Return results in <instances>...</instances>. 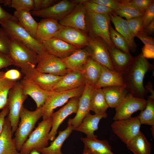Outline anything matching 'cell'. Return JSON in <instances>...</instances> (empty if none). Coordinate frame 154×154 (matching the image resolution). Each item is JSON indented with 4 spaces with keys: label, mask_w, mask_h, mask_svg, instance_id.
<instances>
[{
    "label": "cell",
    "mask_w": 154,
    "mask_h": 154,
    "mask_svg": "<svg viewBox=\"0 0 154 154\" xmlns=\"http://www.w3.org/2000/svg\"><path fill=\"white\" fill-rule=\"evenodd\" d=\"M154 66L144 58L141 53L134 57L129 68L123 73L125 88L134 97L145 99L149 92L144 86L143 81L145 74L153 70Z\"/></svg>",
    "instance_id": "cell-1"
},
{
    "label": "cell",
    "mask_w": 154,
    "mask_h": 154,
    "mask_svg": "<svg viewBox=\"0 0 154 154\" xmlns=\"http://www.w3.org/2000/svg\"><path fill=\"white\" fill-rule=\"evenodd\" d=\"M0 24L11 38L29 48L38 54L46 51L43 44L33 38L17 20L7 19L0 22Z\"/></svg>",
    "instance_id": "cell-2"
},
{
    "label": "cell",
    "mask_w": 154,
    "mask_h": 154,
    "mask_svg": "<svg viewBox=\"0 0 154 154\" xmlns=\"http://www.w3.org/2000/svg\"><path fill=\"white\" fill-rule=\"evenodd\" d=\"M41 107L31 111L23 106L20 114L21 120L15 132L13 139L17 152L28 138L38 121L42 117Z\"/></svg>",
    "instance_id": "cell-3"
},
{
    "label": "cell",
    "mask_w": 154,
    "mask_h": 154,
    "mask_svg": "<svg viewBox=\"0 0 154 154\" xmlns=\"http://www.w3.org/2000/svg\"><path fill=\"white\" fill-rule=\"evenodd\" d=\"M86 20L88 34L90 38L100 37L109 47H115L110 37L109 14H99L87 10Z\"/></svg>",
    "instance_id": "cell-4"
},
{
    "label": "cell",
    "mask_w": 154,
    "mask_h": 154,
    "mask_svg": "<svg viewBox=\"0 0 154 154\" xmlns=\"http://www.w3.org/2000/svg\"><path fill=\"white\" fill-rule=\"evenodd\" d=\"M9 55L13 65L20 68L22 73L35 68L38 54L29 48L11 38Z\"/></svg>",
    "instance_id": "cell-5"
},
{
    "label": "cell",
    "mask_w": 154,
    "mask_h": 154,
    "mask_svg": "<svg viewBox=\"0 0 154 154\" xmlns=\"http://www.w3.org/2000/svg\"><path fill=\"white\" fill-rule=\"evenodd\" d=\"M51 117L38 123L23 145L20 151L21 154H30L33 149L46 147L48 145L49 134L52 125Z\"/></svg>",
    "instance_id": "cell-6"
},
{
    "label": "cell",
    "mask_w": 154,
    "mask_h": 154,
    "mask_svg": "<svg viewBox=\"0 0 154 154\" xmlns=\"http://www.w3.org/2000/svg\"><path fill=\"white\" fill-rule=\"evenodd\" d=\"M85 87L81 86L71 90L62 92L51 91L41 107L43 120L50 118L54 112V110L64 105L69 99L74 97L80 98Z\"/></svg>",
    "instance_id": "cell-7"
},
{
    "label": "cell",
    "mask_w": 154,
    "mask_h": 154,
    "mask_svg": "<svg viewBox=\"0 0 154 154\" xmlns=\"http://www.w3.org/2000/svg\"><path fill=\"white\" fill-rule=\"evenodd\" d=\"M27 97V96L23 93L19 82H17L9 92L7 105L9 112L7 117L13 134L15 132L18 127L23 104Z\"/></svg>",
    "instance_id": "cell-8"
},
{
    "label": "cell",
    "mask_w": 154,
    "mask_h": 154,
    "mask_svg": "<svg viewBox=\"0 0 154 154\" xmlns=\"http://www.w3.org/2000/svg\"><path fill=\"white\" fill-rule=\"evenodd\" d=\"M141 125L137 116L114 120L111 127L113 132L126 145L139 133Z\"/></svg>",
    "instance_id": "cell-9"
},
{
    "label": "cell",
    "mask_w": 154,
    "mask_h": 154,
    "mask_svg": "<svg viewBox=\"0 0 154 154\" xmlns=\"http://www.w3.org/2000/svg\"><path fill=\"white\" fill-rule=\"evenodd\" d=\"M39 72L54 75L63 76L70 72L66 69L61 59L47 51L38 54L35 68Z\"/></svg>",
    "instance_id": "cell-10"
},
{
    "label": "cell",
    "mask_w": 154,
    "mask_h": 154,
    "mask_svg": "<svg viewBox=\"0 0 154 154\" xmlns=\"http://www.w3.org/2000/svg\"><path fill=\"white\" fill-rule=\"evenodd\" d=\"M108 46L101 38H90L85 48L90 57L94 60L109 69L115 71L114 69Z\"/></svg>",
    "instance_id": "cell-11"
},
{
    "label": "cell",
    "mask_w": 154,
    "mask_h": 154,
    "mask_svg": "<svg viewBox=\"0 0 154 154\" xmlns=\"http://www.w3.org/2000/svg\"><path fill=\"white\" fill-rule=\"evenodd\" d=\"M54 37L65 41L78 49L85 48L90 38L87 33L76 29L61 25Z\"/></svg>",
    "instance_id": "cell-12"
},
{
    "label": "cell",
    "mask_w": 154,
    "mask_h": 154,
    "mask_svg": "<svg viewBox=\"0 0 154 154\" xmlns=\"http://www.w3.org/2000/svg\"><path fill=\"white\" fill-rule=\"evenodd\" d=\"M77 4L71 0H63L46 8L38 11L32 10L33 15L44 18H50L59 21L69 14Z\"/></svg>",
    "instance_id": "cell-13"
},
{
    "label": "cell",
    "mask_w": 154,
    "mask_h": 154,
    "mask_svg": "<svg viewBox=\"0 0 154 154\" xmlns=\"http://www.w3.org/2000/svg\"><path fill=\"white\" fill-rule=\"evenodd\" d=\"M147 104V100L144 98L134 97L129 94L125 100L116 108V113L113 118L114 120L127 119L138 110L143 111Z\"/></svg>",
    "instance_id": "cell-14"
},
{
    "label": "cell",
    "mask_w": 154,
    "mask_h": 154,
    "mask_svg": "<svg viewBox=\"0 0 154 154\" xmlns=\"http://www.w3.org/2000/svg\"><path fill=\"white\" fill-rule=\"evenodd\" d=\"M79 98L74 97L71 98L68 103L57 112H53L52 129L49 134V140L52 141L56 138L57 130L60 124L69 115L76 113L78 110Z\"/></svg>",
    "instance_id": "cell-15"
},
{
    "label": "cell",
    "mask_w": 154,
    "mask_h": 154,
    "mask_svg": "<svg viewBox=\"0 0 154 154\" xmlns=\"http://www.w3.org/2000/svg\"><path fill=\"white\" fill-rule=\"evenodd\" d=\"M87 9L82 3L78 4L67 15L58 21L61 25L80 30L88 33L86 24Z\"/></svg>",
    "instance_id": "cell-16"
},
{
    "label": "cell",
    "mask_w": 154,
    "mask_h": 154,
    "mask_svg": "<svg viewBox=\"0 0 154 154\" xmlns=\"http://www.w3.org/2000/svg\"><path fill=\"white\" fill-rule=\"evenodd\" d=\"M23 73L25 75L24 77L31 80L41 88L48 91H51L63 76L42 73L37 70L35 68Z\"/></svg>",
    "instance_id": "cell-17"
},
{
    "label": "cell",
    "mask_w": 154,
    "mask_h": 154,
    "mask_svg": "<svg viewBox=\"0 0 154 154\" xmlns=\"http://www.w3.org/2000/svg\"><path fill=\"white\" fill-rule=\"evenodd\" d=\"M94 87L86 84L82 96L79 98L78 107L75 117L68 119V125H72L73 130L79 126L85 117L90 112V98Z\"/></svg>",
    "instance_id": "cell-18"
},
{
    "label": "cell",
    "mask_w": 154,
    "mask_h": 154,
    "mask_svg": "<svg viewBox=\"0 0 154 154\" xmlns=\"http://www.w3.org/2000/svg\"><path fill=\"white\" fill-rule=\"evenodd\" d=\"M43 44L48 52L61 59L69 56L78 49L65 41L55 37L45 42Z\"/></svg>",
    "instance_id": "cell-19"
},
{
    "label": "cell",
    "mask_w": 154,
    "mask_h": 154,
    "mask_svg": "<svg viewBox=\"0 0 154 154\" xmlns=\"http://www.w3.org/2000/svg\"><path fill=\"white\" fill-rule=\"evenodd\" d=\"M19 83L23 93L32 98L36 103L37 108L42 107L51 91L43 89L31 80L24 77Z\"/></svg>",
    "instance_id": "cell-20"
},
{
    "label": "cell",
    "mask_w": 154,
    "mask_h": 154,
    "mask_svg": "<svg viewBox=\"0 0 154 154\" xmlns=\"http://www.w3.org/2000/svg\"><path fill=\"white\" fill-rule=\"evenodd\" d=\"M60 25L58 21L50 18H44L38 23L35 39L42 44L54 37Z\"/></svg>",
    "instance_id": "cell-21"
},
{
    "label": "cell",
    "mask_w": 154,
    "mask_h": 154,
    "mask_svg": "<svg viewBox=\"0 0 154 154\" xmlns=\"http://www.w3.org/2000/svg\"><path fill=\"white\" fill-rule=\"evenodd\" d=\"M86 84L84 78L80 72L70 71L63 76L51 91L57 92L67 91L85 86Z\"/></svg>",
    "instance_id": "cell-22"
},
{
    "label": "cell",
    "mask_w": 154,
    "mask_h": 154,
    "mask_svg": "<svg viewBox=\"0 0 154 154\" xmlns=\"http://www.w3.org/2000/svg\"><path fill=\"white\" fill-rule=\"evenodd\" d=\"M108 116L106 113L104 114L92 115L89 112L85 117L80 125L74 130L85 133L86 137L89 139L97 138L98 136L94 134V132L98 128L99 123L102 118Z\"/></svg>",
    "instance_id": "cell-23"
},
{
    "label": "cell",
    "mask_w": 154,
    "mask_h": 154,
    "mask_svg": "<svg viewBox=\"0 0 154 154\" xmlns=\"http://www.w3.org/2000/svg\"><path fill=\"white\" fill-rule=\"evenodd\" d=\"M108 48L115 70L123 73L131 65L134 57L130 53L124 52L115 47Z\"/></svg>",
    "instance_id": "cell-24"
},
{
    "label": "cell",
    "mask_w": 154,
    "mask_h": 154,
    "mask_svg": "<svg viewBox=\"0 0 154 154\" xmlns=\"http://www.w3.org/2000/svg\"><path fill=\"white\" fill-rule=\"evenodd\" d=\"M119 86L125 88L123 78V73L112 70L102 65L101 73L94 88Z\"/></svg>",
    "instance_id": "cell-25"
},
{
    "label": "cell",
    "mask_w": 154,
    "mask_h": 154,
    "mask_svg": "<svg viewBox=\"0 0 154 154\" xmlns=\"http://www.w3.org/2000/svg\"><path fill=\"white\" fill-rule=\"evenodd\" d=\"M12 135L11 127L7 117L0 134V154H16L18 152Z\"/></svg>",
    "instance_id": "cell-26"
},
{
    "label": "cell",
    "mask_w": 154,
    "mask_h": 154,
    "mask_svg": "<svg viewBox=\"0 0 154 154\" xmlns=\"http://www.w3.org/2000/svg\"><path fill=\"white\" fill-rule=\"evenodd\" d=\"M90 56L85 48L78 49L69 56L62 59L66 68L70 71L81 72Z\"/></svg>",
    "instance_id": "cell-27"
},
{
    "label": "cell",
    "mask_w": 154,
    "mask_h": 154,
    "mask_svg": "<svg viewBox=\"0 0 154 154\" xmlns=\"http://www.w3.org/2000/svg\"><path fill=\"white\" fill-rule=\"evenodd\" d=\"M102 89L109 107L112 108L119 105L129 94L125 87L121 86H107Z\"/></svg>",
    "instance_id": "cell-28"
},
{
    "label": "cell",
    "mask_w": 154,
    "mask_h": 154,
    "mask_svg": "<svg viewBox=\"0 0 154 154\" xmlns=\"http://www.w3.org/2000/svg\"><path fill=\"white\" fill-rule=\"evenodd\" d=\"M102 66L90 57L89 58L80 72L83 76L86 84L94 87L100 76Z\"/></svg>",
    "instance_id": "cell-29"
},
{
    "label": "cell",
    "mask_w": 154,
    "mask_h": 154,
    "mask_svg": "<svg viewBox=\"0 0 154 154\" xmlns=\"http://www.w3.org/2000/svg\"><path fill=\"white\" fill-rule=\"evenodd\" d=\"M73 130V127L68 125L65 129L59 131L58 136L50 143L49 146L37 150L42 154H63L61 151L62 146Z\"/></svg>",
    "instance_id": "cell-30"
},
{
    "label": "cell",
    "mask_w": 154,
    "mask_h": 154,
    "mask_svg": "<svg viewBox=\"0 0 154 154\" xmlns=\"http://www.w3.org/2000/svg\"><path fill=\"white\" fill-rule=\"evenodd\" d=\"M13 15L17 19L20 25L35 38L38 23L33 18L30 11H15Z\"/></svg>",
    "instance_id": "cell-31"
},
{
    "label": "cell",
    "mask_w": 154,
    "mask_h": 154,
    "mask_svg": "<svg viewBox=\"0 0 154 154\" xmlns=\"http://www.w3.org/2000/svg\"><path fill=\"white\" fill-rule=\"evenodd\" d=\"M81 141L92 154H114L112 151V147L106 140L81 137Z\"/></svg>",
    "instance_id": "cell-32"
},
{
    "label": "cell",
    "mask_w": 154,
    "mask_h": 154,
    "mask_svg": "<svg viewBox=\"0 0 154 154\" xmlns=\"http://www.w3.org/2000/svg\"><path fill=\"white\" fill-rule=\"evenodd\" d=\"M126 145L134 154H151V144L140 131Z\"/></svg>",
    "instance_id": "cell-33"
},
{
    "label": "cell",
    "mask_w": 154,
    "mask_h": 154,
    "mask_svg": "<svg viewBox=\"0 0 154 154\" xmlns=\"http://www.w3.org/2000/svg\"><path fill=\"white\" fill-rule=\"evenodd\" d=\"M109 108L102 88H94L91 96L90 110L96 114H104Z\"/></svg>",
    "instance_id": "cell-34"
},
{
    "label": "cell",
    "mask_w": 154,
    "mask_h": 154,
    "mask_svg": "<svg viewBox=\"0 0 154 154\" xmlns=\"http://www.w3.org/2000/svg\"><path fill=\"white\" fill-rule=\"evenodd\" d=\"M114 13L118 16L124 17L127 20L137 17L143 16L144 13L130 1V0H119V9Z\"/></svg>",
    "instance_id": "cell-35"
},
{
    "label": "cell",
    "mask_w": 154,
    "mask_h": 154,
    "mask_svg": "<svg viewBox=\"0 0 154 154\" xmlns=\"http://www.w3.org/2000/svg\"><path fill=\"white\" fill-rule=\"evenodd\" d=\"M145 109L138 116L141 124L154 126V97L147 96Z\"/></svg>",
    "instance_id": "cell-36"
},
{
    "label": "cell",
    "mask_w": 154,
    "mask_h": 154,
    "mask_svg": "<svg viewBox=\"0 0 154 154\" xmlns=\"http://www.w3.org/2000/svg\"><path fill=\"white\" fill-rule=\"evenodd\" d=\"M4 73L0 71V109H2L7 105L9 92L17 82L5 78Z\"/></svg>",
    "instance_id": "cell-37"
},
{
    "label": "cell",
    "mask_w": 154,
    "mask_h": 154,
    "mask_svg": "<svg viewBox=\"0 0 154 154\" xmlns=\"http://www.w3.org/2000/svg\"><path fill=\"white\" fill-rule=\"evenodd\" d=\"M109 35L111 40L116 47L124 52L130 53V49L125 39L114 29L111 24L109 26Z\"/></svg>",
    "instance_id": "cell-38"
},
{
    "label": "cell",
    "mask_w": 154,
    "mask_h": 154,
    "mask_svg": "<svg viewBox=\"0 0 154 154\" xmlns=\"http://www.w3.org/2000/svg\"><path fill=\"white\" fill-rule=\"evenodd\" d=\"M117 17L121 25L120 34L125 39L130 49L132 51H135L137 46L134 41V39L130 35L127 20L123 19L118 15Z\"/></svg>",
    "instance_id": "cell-39"
},
{
    "label": "cell",
    "mask_w": 154,
    "mask_h": 154,
    "mask_svg": "<svg viewBox=\"0 0 154 154\" xmlns=\"http://www.w3.org/2000/svg\"><path fill=\"white\" fill-rule=\"evenodd\" d=\"M127 20L130 35L134 39L137 34L143 30V16L136 17Z\"/></svg>",
    "instance_id": "cell-40"
},
{
    "label": "cell",
    "mask_w": 154,
    "mask_h": 154,
    "mask_svg": "<svg viewBox=\"0 0 154 154\" xmlns=\"http://www.w3.org/2000/svg\"><path fill=\"white\" fill-rule=\"evenodd\" d=\"M87 10L96 13L109 14L114 12L112 9L104 5L90 2L89 0H84L82 3Z\"/></svg>",
    "instance_id": "cell-41"
},
{
    "label": "cell",
    "mask_w": 154,
    "mask_h": 154,
    "mask_svg": "<svg viewBox=\"0 0 154 154\" xmlns=\"http://www.w3.org/2000/svg\"><path fill=\"white\" fill-rule=\"evenodd\" d=\"M11 7L17 11H32L34 7V0H12Z\"/></svg>",
    "instance_id": "cell-42"
},
{
    "label": "cell",
    "mask_w": 154,
    "mask_h": 154,
    "mask_svg": "<svg viewBox=\"0 0 154 154\" xmlns=\"http://www.w3.org/2000/svg\"><path fill=\"white\" fill-rule=\"evenodd\" d=\"M11 38L2 28H0V52L9 54Z\"/></svg>",
    "instance_id": "cell-43"
},
{
    "label": "cell",
    "mask_w": 154,
    "mask_h": 154,
    "mask_svg": "<svg viewBox=\"0 0 154 154\" xmlns=\"http://www.w3.org/2000/svg\"><path fill=\"white\" fill-rule=\"evenodd\" d=\"M154 20V2L146 11L143 16V29Z\"/></svg>",
    "instance_id": "cell-44"
},
{
    "label": "cell",
    "mask_w": 154,
    "mask_h": 154,
    "mask_svg": "<svg viewBox=\"0 0 154 154\" xmlns=\"http://www.w3.org/2000/svg\"><path fill=\"white\" fill-rule=\"evenodd\" d=\"M59 1L56 0H34V7L33 10L38 11L46 8Z\"/></svg>",
    "instance_id": "cell-45"
},
{
    "label": "cell",
    "mask_w": 154,
    "mask_h": 154,
    "mask_svg": "<svg viewBox=\"0 0 154 154\" xmlns=\"http://www.w3.org/2000/svg\"><path fill=\"white\" fill-rule=\"evenodd\" d=\"M130 2L141 12L144 14L146 11L154 2L153 0H130Z\"/></svg>",
    "instance_id": "cell-46"
},
{
    "label": "cell",
    "mask_w": 154,
    "mask_h": 154,
    "mask_svg": "<svg viewBox=\"0 0 154 154\" xmlns=\"http://www.w3.org/2000/svg\"><path fill=\"white\" fill-rule=\"evenodd\" d=\"M91 2L96 3L109 8L114 11L119 8V0H89Z\"/></svg>",
    "instance_id": "cell-47"
},
{
    "label": "cell",
    "mask_w": 154,
    "mask_h": 154,
    "mask_svg": "<svg viewBox=\"0 0 154 154\" xmlns=\"http://www.w3.org/2000/svg\"><path fill=\"white\" fill-rule=\"evenodd\" d=\"M4 77L8 79L17 81L21 77V72L15 69H11L4 72Z\"/></svg>",
    "instance_id": "cell-48"
},
{
    "label": "cell",
    "mask_w": 154,
    "mask_h": 154,
    "mask_svg": "<svg viewBox=\"0 0 154 154\" xmlns=\"http://www.w3.org/2000/svg\"><path fill=\"white\" fill-rule=\"evenodd\" d=\"M142 54L145 58H154V45H144L142 49Z\"/></svg>",
    "instance_id": "cell-49"
},
{
    "label": "cell",
    "mask_w": 154,
    "mask_h": 154,
    "mask_svg": "<svg viewBox=\"0 0 154 154\" xmlns=\"http://www.w3.org/2000/svg\"><path fill=\"white\" fill-rule=\"evenodd\" d=\"M11 65L13 64L9 54L0 52V70Z\"/></svg>",
    "instance_id": "cell-50"
},
{
    "label": "cell",
    "mask_w": 154,
    "mask_h": 154,
    "mask_svg": "<svg viewBox=\"0 0 154 154\" xmlns=\"http://www.w3.org/2000/svg\"><path fill=\"white\" fill-rule=\"evenodd\" d=\"M135 37L140 39L144 45H154L153 38L145 33L143 30L137 34Z\"/></svg>",
    "instance_id": "cell-51"
},
{
    "label": "cell",
    "mask_w": 154,
    "mask_h": 154,
    "mask_svg": "<svg viewBox=\"0 0 154 154\" xmlns=\"http://www.w3.org/2000/svg\"><path fill=\"white\" fill-rule=\"evenodd\" d=\"M7 19L18 21L13 15L7 12L3 9L0 4V22Z\"/></svg>",
    "instance_id": "cell-52"
},
{
    "label": "cell",
    "mask_w": 154,
    "mask_h": 154,
    "mask_svg": "<svg viewBox=\"0 0 154 154\" xmlns=\"http://www.w3.org/2000/svg\"><path fill=\"white\" fill-rule=\"evenodd\" d=\"M9 109L8 105L2 109L0 112V134L2 131L5 117L8 114Z\"/></svg>",
    "instance_id": "cell-53"
},
{
    "label": "cell",
    "mask_w": 154,
    "mask_h": 154,
    "mask_svg": "<svg viewBox=\"0 0 154 154\" xmlns=\"http://www.w3.org/2000/svg\"><path fill=\"white\" fill-rule=\"evenodd\" d=\"M143 32L148 35H153L154 32V20L145 28L143 29Z\"/></svg>",
    "instance_id": "cell-54"
},
{
    "label": "cell",
    "mask_w": 154,
    "mask_h": 154,
    "mask_svg": "<svg viewBox=\"0 0 154 154\" xmlns=\"http://www.w3.org/2000/svg\"><path fill=\"white\" fill-rule=\"evenodd\" d=\"M145 87L149 92H150L151 94V96L154 97V92L153 88L152 83L150 82H149L147 85L145 86Z\"/></svg>",
    "instance_id": "cell-55"
},
{
    "label": "cell",
    "mask_w": 154,
    "mask_h": 154,
    "mask_svg": "<svg viewBox=\"0 0 154 154\" xmlns=\"http://www.w3.org/2000/svg\"><path fill=\"white\" fill-rule=\"evenodd\" d=\"M11 0H5L3 5L5 6H8L9 7H11Z\"/></svg>",
    "instance_id": "cell-56"
},
{
    "label": "cell",
    "mask_w": 154,
    "mask_h": 154,
    "mask_svg": "<svg viewBox=\"0 0 154 154\" xmlns=\"http://www.w3.org/2000/svg\"><path fill=\"white\" fill-rule=\"evenodd\" d=\"M82 154H92L88 149L85 146H84V149L83 152Z\"/></svg>",
    "instance_id": "cell-57"
},
{
    "label": "cell",
    "mask_w": 154,
    "mask_h": 154,
    "mask_svg": "<svg viewBox=\"0 0 154 154\" xmlns=\"http://www.w3.org/2000/svg\"><path fill=\"white\" fill-rule=\"evenodd\" d=\"M16 154H21L18 152ZM30 154H41L35 149H33L30 153Z\"/></svg>",
    "instance_id": "cell-58"
},
{
    "label": "cell",
    "mask_w": 154,
    "mask_h": 154,
    "mask_svg": "<svg viewBox=\"0 0 154 154\" xmlns=\"http://www.w3.org/2000/svg\"><path fill=\"white\" fill-rule=\"evenodd\" d=\"M151 132L152 136L153 137L154 136V126H151Z\"/></svg>",
    "instance_id": "cell-59"
}]
</instances>
